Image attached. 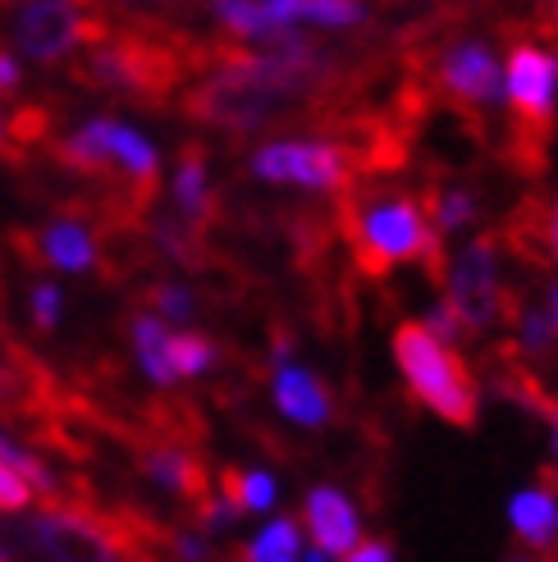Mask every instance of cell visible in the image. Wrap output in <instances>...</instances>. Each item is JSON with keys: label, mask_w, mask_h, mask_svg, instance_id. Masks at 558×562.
Returning <instances> with one entry per match:
<instances>
[{"label": "cell", "mask_w": 558, "mask_h": 562, "mask_svg": "<svg viewBox=\"0 0 558 562\" xmlns=\"http://www.w3.org/2000/svg\"><path fill=\"white\" fill-rule=\"evenodd\" d=\"M334 78V55L312 37L293 33L266 50H230L202 74L188 110L211 128L257 133L312 101Z\"/></svg>", "instance_id": "cell-1"}, {"label": "cell", "mask_w": 558, "mask_h": 562, "mask_svg": "<svg viewBox=\"0 0 558 562\" xmlns=\"http://www.w3.org/2000/svg\"><path fill=\"white\" fill-rule=\"evenodd\" d=\"M389 352H394V367H399L403 389L435 420H444V426H458V430L477 426V416H481V384H477V375H471L467 357L458 348H444L416 321H403V325H394Z\"/></svg>", "instance_id": "cell-2"}, {"label": "cell", "mask_w": 558, "mask_h": 562, "mask_svg": "<svg viewBox=\"0 0 558 562\" xmlns=\"http://www.w3.org/2000/svg\"><path fill=\"white\" fill-rule=\"evenodd\" d=\"M348 238L357 261L389 274L399 266H444V243L431 229L426 202L412 192H376L353 206Z\"/></svg>", "instance_id": "cell-3"}, {"label": "cell", "mask_w": 558, "mask_h": 562, "mask_svg": "<svg viewBox=\"0 0 558 562\" xmlns=\"http://www.w3.org/2000/svg\"><path fill=\"white\" fill-rule=\"evenodd\" d=\"M60 165L92 179H124L137 196H147L160 179V147L152 137L115 115H97L82 120L60 147H55Z\"/></svg>", "instance_id": "cell-4"}, {"label": "cell", "mask_w": 558, "mask_h": 562, "mask_svg": "<svg viewBox=\"0 0 558 562\" xmlns=\"http://www.w3.org/2000/svg\"><path fill=\"white\" fill-rule=\"evenodd\" d=\"M247 175L266 188L339 196L353 183V151L321 133H275L247 151Z\"/></svg>", "instance_id": "cell-5"}, {"label": "cell", "mask_w": 558, "mask_h": 562, "mask_svg": "<svg viewBox=\"0 0 558 562\" xmlns=\"http://www.w3.org/2000/svg\"><path fill=\"white\" fill-rule=\"evenodd\" d=\"M444 302L454 306L467 339L494 334L509 321V279H504V251L490 234H471L454 251H444Z\"/></svg>", "instance_id": "cell-6"}, {"label": "cell", "mask_w": 558, "mask_h": 562, "mask_svg": "<svg viewBox=\"0 0 558 562\" xmlns=\"http://www.w3.org/2000/svg\"><path fill=\"white\" fill-rule=\"evenodd\" d=\"M14 540L46 562H124L129 553L120 526H110L92 508H74V503L69 508L55 503V508H42L27 521H19Z\"/></svg>", "instance_id": "cell-7"}, {"label": "cell", "mask_w": 558, "mask_h": 562, "mask_svg": "<svg viewBox=\"0 0 558 562\" xmlns=\"http://www.w3.org/2000/svg\"><path fill=\"white\" fill-rule=\"evenodd\" d=\"M435 88L467 110L504 105V50L481 33H458L435 50Z\"/></svg>", "instance_id": "cell-8"}, {"label": "cell", "mask_w": 558, "mask_h": 562, "mask_svg": "<svg viewBox=\"0 0 558 562\" xmlns=\"http://www.w3.org/2000/svg\"><path fill=\"white\" fill-rule=\"evenodd\" d=\"M101 19L88 14L82 5H65V0H33V5H19L14 14V46L27 60L55 65L65 55L88 50L101 37Z\"/></svg>", "instance_id": "cell-9"}, {"label": "cell", "mask_w": 558, "mask_h": 562, "mask_svg": "<svg viewBox=\"0 0 558 562\" xmlns=\"http://www.w3.org/2000/svg\"><path fill=\"white\" fill-rule=\"evenodd\" d=\"M504 105L532 128L558 115V46L522 37L504 50Z\"/></svg>", "instance_id": "cell-10"}, {"label": "cell", "mask_w": 558, "mask_h": 562, "mask_svg": "<svg viewBox=\"0 0 558 562\" xmlns=\"http://www.w3.org/2000/svg\"><path fill=\"white\" fill-rule=\"evenodd\" d=\"M298 526H302L306 549H316L334 562L367 540V513H361V503L334 481H321L302 494Z\"/></svg>", "instance_id": "cell-11"}, {"label": "cell", "mask_w": 558, "mask_h": 562, "mask_svg": "<svg viewBox=\"0 0 558 562\" xmlns=\"http://www.w3.org/2000/svg\"><path fill=\"white\" fill-rule=\"evenodd\" d=\"M82 69H88V78L97 82V88L124 92V97H152L156 88H165V78H170L152 46L105 37V27H101V37L88 46V65Z\"/></svg>", "instance_id": "cell-12"}, {"label": "cell", "mask_w": 558, "mask_h": 562, "mask_svg": "<svg viewBox=\"0 0 558 562\" xmlns=\"http://www.w3.org/2000/svg\"><path fill=\"white\" fill-rule=\"evenodd\" d=\"M211 19L225 27L243 50H266L275 42L302 33L298 0H215Z\"/></svg>", "instance_id": "cell-13"}, {"label": "cell", "mask_w": 558, "mask_h": 562, "mask_svg": "<svg viewBox=\"0 0 558 562\" xmlns=\"http://www.w3.org/2000/svg\"><path fill=\"white\" fill-rule=\"evenodd\" d=\"M270 407L293 430H325L334 420V393L312 367L293 361V367L270 371Z\"/></svg>", "instance_id": "cell-14"}, {"label": "cell", "mask_w": 558, "mask_h": 562, "mask_svg": "<svg viewBox=\"0 0 558 562\" xmlns=\"http://www.w3.org/2000/svg\"><path fill=\"white\" fill-rule=\"evenodd\" d=\"M504 521L513 540L526 549V558H540L558 549V490L545 481L517 485L504 503Z\"/></svg>", "instance_id": "cell-15"}, {"label": "cell", "mask_w": 558, "mask_h": 562, "mask_svg": "<svg viewBox=\"0 0 558 562\" xmlns=\"http://www.w3.org/2000/svg\"><path fill=\"white\" fill-rule=\"evenodd\" d=\"M143 475H147L156 490L175 494V498H192V503H198L207 494V467L183 443H147L143 448Z\"/></svg>", "instance_id": "cell-16"}, {"label": "cell", "mask_w": 558, "mask_h": 562, "mask_svg": "<svg viewBox=\"0 0 558 562\" xmlns=\"http://www.w3.org/2000/svg\"><path fill=\"white\" fill-rule=\"evenodd\" d=\"M170 206H175V220H183L188 229H207L211 215H215V183H211V165L207 156L192 147L179 156L175 175H170Z\"/></svg>", "instance_id": "cell-17"}, {"label": "cell", "mask_w": 558, "mask_h": 562, "mask_svg": "<svg viewBox=\"0 0 558 562\" xmlns=\"http://www.w3.org/2000/svg\"><path fill=\"white\" fill-rule=\"evenodd\" d=\"M37 257H42L51 270L88 274V270H97V261H101V247H97V234H92L78 215H65V220H51L46 229H42Z\"/></svg>", "instance_id": "cell-18"}, {"label": "cell", "mask_w": 558, "mask_h": 562, "mask_svg": "<svg viewBox=\"0 0 558 562\" xmlns=\"http://www.w3.org/2000/svg\"><path fill=\"white\" fill-rule=\"evenodd\" d=\"M170 325L156 321L152 312H137L129 321V339H133V361L137 371L147 375V384L156 389H175V375H170Z\"/></svg>", "instance_id": "cell-19"}, {"label": "cell", "mask_w": 558, "mask_h": 562, "mask_svg": "<svg viewBox=\"0 0 558 562\" xmlns=\"http://www.w3.org/2000/svg\"><path fill=\"white\" fill-rule=\"evenodd\" d=\"M426 215H431V229L439 234V243H449V238L462 243L477 234V224H481V196L462 183H444L426 202Z\"/></svg>", "instance_id": "cell-20"}, {"label": "cell", "mask_w": 558, "mask_h": 562, "mask_svg": "<svg viewBox=\"0 0 558 562\" xmlns=\"http://www.w3.org/2000/svg\"><path fill=\"white\" fill-rule=\"evenodd\" d=\"M302 553H306L302 526H298V517H289V513L266 517V521L253 530V536L243 540V549H238L243 562H302Z\"/></svg>", "instance_id": "cell-21"}, {"label": "cell", "mask_w": 558, "mask_h": 562, "mask_svg": "<svg viewBox=\"0 0 558 562\" xmlns=\"http://www.w3.org/2000/svg\"><path fill=\"white\" fill-rule=\"evenodd\" d=\"M225 494L234 498V508L243 517H275L279 513V498H284V485L270 467H238L225 475Z\"/></svg>", "instance_id": "cell-22"}, {"label": "cell", "mask_w": 558, "mask_h": 562, "mask_svg": "<svg viewBox=\"0 0 558 562\" xmlns=\"http://www.w3.org/2000/svg\"><path fill=\"white\" fill-rule=\"evenodd\" d=\"M298 14L302 33L312 37H344L371 23V5H361V0H298Z\"/></svg>", "instance_id": "cell-23"}, {"label": "cell", "mask_w": 558, "mask_h": 562, "mask_svg": "<svg viewBox=\"0 0 558 562\" xmlns=\"http://www.w3.org/2000/svg\"><path fill=\"white\" fill-rule=\"evenodd\" d=\"M220 361H225V352H220V344L211 339V334H198V329H175L170 334V375H175V384L207 380Z\"/></svg>", "instance_id": "cell-24"}, {"label": "cell", "mask_w": 558, "mask_h": 562, "mask_svg": "<svg viewBox=\"0 0 558 562\" xmlns=\"http://www.w3.org/2000/svg\"><path fill=\"white\" fill-rule=\"evenodd\" d=\"M513 348H517L526 361H549V357L558 352L554 329H549V321H545V312H540V302H536V306H517V312H513Z\"/></svg>", "instance_id": "cell-25"}, {"label": "cell", "mask_w": 558, "mask_h": 562, "mask_svg": "<svg viewBox=\"0 0 558 562\" xmlns=\"http://www.w3.org/2000/svg\"><path fill=\"white\" fill-rule=\"evenodd\" d=\"M147 306H152V316L165 321L170 329H188L192 316H198V293L188 284H179V279H160V284H152V293H147Z\"/></svg>", "instance_id": "cell-26"}, {"label": "cell", "mask_w": 558, "mask_h": 562, "mask_svg": "<svg viewBox=\"0 0 558 562\" xmlns=\"http://www.w3.org/2000/svg\"><path fill=\"white\" fill-rule=\"evenodd\" d=\"M152 243H156V251L165 261H175V266H183V270H198L202 266V247H198V229H188L183 220H156L152 224Z\"/></svg>", "instance_id": "cell-27"}, {"label": "cell", "mask_w": 558, "mask_h": 562, "mask_svg": "<svg viewBox=\"0 0 558 562\" xmlns=\"http://www.w3.org/2000/svg\"><path fill=\"white\" fill-rule=\"evenodd\" d=\"M238 521H243V513L234 508V498H230L225 490H207V494L198 498V530H202L207 540L230 536Z\"/></svg>", "instance_id": "cell-28"}, {"label": "cell", "mask_w": 558, "mask_h": 562, "mask_svg": "<svg viewBox=\"0 0 558 562\" xmlns=\"http://www.w3.org/2000/svg\"><path fill=\"white\" fill-rule=\"evenodd\" d=\"M416 325H422L435 344H444V348H458L462 352V344H467V334H462V325H458V316H454V306L444 302V297H435L422 316H416Z\"/></svg>", "instance_id": "cell-29"}, {"label": "cell", "mask_w": 558, "mask_h": 562, "mask_svg": "<svg viewBox=\"0 0 558 562\" xmlns=\"http://www.w3.org/2000/svg\"><path fill=\"white\" fill-rule=\"evenodd\" d=\"M165 549H170V562H215V540H207L198 526L165 536Z\"/></svg>", "instance_id": "cell-30"}, {"label": "cell", "mask_w": 558, "mask_h": 562, "mask_svg": "<svg viewBox=\"0 0 558 562\" xmlns=\"http://www.w3.org/2000/svg\"><path fill=\"white\" fill-rule=\"evenodd\" d=\"M27 312H33V325L42 334H51L55 325H60V312H65V297L55 284H33V302H27Z\"/></svg>", "instance_id": "cell-31"}, {"label": "cell", "mask_w": 558, "mask_h": 562, "mask_svg": "<svg viewBox=\"0 0 558 562\" xmlns=\"http://www.w3.org/2000/svg\"><path fill=\"white\" fill-rule=\"evenodd\" d=\"M27 503H33V490H27V481L0 462V513H23Z\"/></svg>", "instance_id": "cell-32"}, {"label": "cell", "mask_w": 558, "mask_h": 562, "mask_svg": "<svg viewBox=\"0 0 558 562\" xmlns=\"http://www.w3.org/2000/svg\"><path fill=\"white\" fill-rule=\"evenodd\" d=\"M339 562H399V549L389 540H380V536H367L353 553H344Z\"/></svg>", "instance_id": "cell-33"}, {"label": "cell", "mask_w": 558, "mask_h": 562, "mask_svg": "<svg viewBox=\"0 0 558 562\" xmlns=\"http://www.w3.org/2000/svg\"><path fill=\"white\" fill-rule=\"evenodd\" d=\"M293 361H298V344L289 339V334H275L270 348H266V367L279 371V367H293Z\"/></svg>", "instance_id": "cell-34"}, {"label": "cell", "mask_w": 558, "mask_h": 562, "mask_svg": "<svg viewBox=\"0 0 558 562\" xmlns=\"http://www.w3.org/2000/svg\"><path fill=\"white\" fill-rule=\"evenodd\" d=\"M540 312H545V321H549V329H554V344H558V274L545 279V289H540Z\"/></svg>", "instance_id": "cell-35"}, {"label": "cell", "mask_w": 558, "mask_h": 562, "mask_svg": "<svg viewBox=\"0 0 558 562\" xmlns=\"http://www.w3.org/2000/svg\"><path fill=\"white\" fill-rule=\"evenodd\" d=\"M19 88H23V69H19L14 55L0 50V92H19Z\"/></svg>", "instance_id": "cell-36"}, {"label": "cell", "mask_w": 558, "mask_h": 562, "mask_svg": "<svg viewBox=\"0 0 558 562\" xmlns=\"http://www.w3.org/2000/svg\"><path fill=\"white\" fill-rule=\"evenodd\" d=\"M545 243H549V257H554V266H558V196H554V206H549V215H545Z\"/></svg>", "instance_id": "cell-37"}, {"label": "cell", "mask_w": 558, "mask_h": 562, "mask_svg": "<svg viewBox=\"0 0 558 562\" xmlns=\"http://www.w3.org/2000/svg\"><path fill=\"white\" fill-rule=\"evenodd\" d=\"M545 448H549V462L558 467V403L549 407V420H545Z\"/></svg>", "instance_id": "cell-38"}, {"label": "cell", "mask_w": 558, "mask_h": 562, "mask_svg": "<svg viewBox=\"0 0 558 562\" xmlns=\"http://www.w3.org/2000/svg\"><path fill=\"white\" fill-rule=\"evenodd\" d=\"M0 156H10V115L0 110Z\"/></svg>", "instance_id": "cell-39"}, {"label": "cell", "mask_w": 558, "mask_h": 562, "mask_svg": "<svg viewBox=\"0 0 558 562\" xmlns=\"http://www.w3.org/2000/svg\"><path fill=\"white\" fill-rule=\"evenodd\" d=\"M302 562H334V558H325V553H316V549H306V553H302Z\"/></svg>", "instance_id": "cell-40"}, {"label": "cell", "mask_w": 558, "mask_h": 562, "mask_svg": "<svg viewBox=\"0 0 558 562\" xmlns=\"http://www.w3.org/2000/svg\"><path fill=\"white\" fill-rule=\"evenodd\" d=\"M509 562H540V558H526V553H517V558H509Z\"/></svg>", "instance_id": "cell-41"}, {"label": "cell", "mask_w": 558, "mask_h": 562, "mask_svg": "<svg viewBox=\"0 0 558 562\" xmlns=\"http://www.w3.org/2000/svg\"><path fill=\"white\" fill-rule=\"evenodd\" d=\"M554 23H558V5H554Z\"/></svg>", "instance_id": "cell-42"}, {"label": "cell", "mask_w": 558, "mask_h": 562, "mask_svg": "<svg viewBox=\"0 0 558 562\" xmlns=\"http://www.w3.org/2000/svg\"><path fill=\"white\" fill-rule=\"evenodd\" d=\"M0 562H10V558H5V553H0Z\"/></svg>", "instance_id": "cell-43"}]
</instances>
